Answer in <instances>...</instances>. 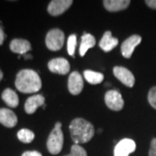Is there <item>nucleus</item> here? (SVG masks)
<instances>
[{"label":"nucleus","instance_id":"1","mask_svg":"<svg viewBox=\"0 0 156 156\" xmlns=\"http://www.w3.org/2000/svg\"><path fill=\"white\" fill-rule=\"evenodd\" d=\"M15 85L17 90L24 94L36 93L42 88L39 75L32 69H22L17 73Z\"/></svg>","mask_w":156,"mask_h":156},{"label":"nucleus","instance_id":"2","mask_svg":"<svg viewBox=\"0 0 156 156\" xmlns=\"http://www.w3.org/2000/svg\"><path fill=\"white\" fill-rule=\"evenodd\" d=\"M69 132L76 144L87 143L93 138L95 128L91 123L83 118H76L70 122Z\"/></svg>","mask_w":156,"mask_h":156},{"label":"nucleus","instance_id":"3","mask_svg":"<svg viewBox=\"0 0 156 156\" xmlns=\"http://www.w3.org/2000/svg\"><path fill=\"white\" fill-rule=\"evenodd\" d=\"M63 134L62 132V123L56 122L50 132L47 140V148L51 154H58L63 146Z\"/></svg>","mask_w":156,"mask_h":156},{"label":"nucleus","instance_id":"4","mask_svg":"<svg viewBox=\"0 0 156 156\" xmlns=\"http://www.w3.org/2000/svg\"><path fill=\"white\" fill-rule=\"evenodd\" d=\"M64 33L59 29H52L46 35L45 44L47 48L52 51L61 50L64 44Z\"/></svg>","mask_w":156,"mask_h":156},{"label":"nucleus","instance_id":"5","mask_svg":"<svg viewBox=\"0 0 156 156\" xmlns=\"http://www.w3.org/2000/svg\"><path fill=\"white\" fill-rule=\"evenodd\" d=\"M105 103L108 108L114 111H120L124 106V101L122 95L117 90H109L105 94Z\"/></svg>","mask_w":156,"mask_h":156},{"label":"nucleus","instance_id":"6","mask_svg":"<svg viewBox=\"0 0 156 156\" xmlns=\"http://www.w3.org/2000/svg\"><path fill=\"white\" fill-rule=\"evenodd\" d=\"M136 148V144L133 140L123 139L120 140L114 150V156H128L134 153Z\"/></svg>","mask_w":156,"mask_h":156},{"label":"nucleus","instance_id":"7","mask_svg":"<svg viewBox=\"0 0 156 156\" xmlns=\"http://www.w3.org/2000/svg\"><path fill=\"white\" fill-rule=\"evenodd\" d=\"M48 68L52 73L66 75L70 69V65L67 59L62 58V57H58V58H54L50 60L48 63Z\"/></svg>","mask_w":156,"mask_h":156},{"label":"nucleus","instance_id":"8","mask_svg":"<svg viewBox=\"0 0 156 156\" xmlns=\"http://www.w3.org/2000/svg\"><path fill=\"white\" fill-rule=\"evenodd\" d=\"M113 72H114L115 76L119 81H121L124 85L128 86L129 88H132L134 85L135 80H134V75L130 70H128V69L121 67V66H116L114 68Z\"/></svg>","mask_w":156,"mask_h":156},{"label":"nucleus","instance_id":"9","mask_svg":"<svg viewBox=\"0 0 156 156\" xmlns=\"http://www.w3.org/2000/svg\"><path fill=\"white\" fill-rule=\"evenodd\" d=\"M68 89L70 94L74 95H79L83 89V80L81 74L77 71H74L69 77Z\"/></svg>","mask_w":156,"mask_h":156},{"label":"nucleus","instance_id":"10","mask_svg":"<svg viewBox=\"0 0 156 156\" xmlns=\"http://www.w3.org/2000/svg\"><path fill=\"white\" fill-rule=\"evenodd\" d=\"M140 42H141V37L138 35H133L129 37L128 39H126L121 47L122 56L126 58H130L134 49L140 44Z\"/></svg>","mask_w":156,"mask_h":156},{"label":"nucleus","instance_id":"11","mask_svg":"<svg viewBox=\"0 0 156 156\" xmlns=\"http://www.w3.org/2000/svg\"><path fill=\"white\" fill-rule=\"evenodd\" d=\"M72 4V0H53L48 5V12L54 17L59 16L67 11Z\"/></svg>","mask_w":156,"mask_h":156},{"label":"nucleus","instance_id":"12","mask_svg":"<svg viewBox=\"0 0 156 156\" xmlns=\"http://www.w3.org/2000/svg\"><path fill=\"white\" fill-rule=\"evenodd\" d=\"M45 99L42 95H35L29 97L25 101L24 109L25 112L29 115H32L40 106L44 105Z\"/></svg>","mask_w":156,"mask_h":156},{"label":"nucleus","instance_id":"13","mask_svg":"<svg viewBox=\"0 0 156 156\" xmlns=\"http://www.w3.org/2000/svg\"><path fill=\"white\" fill-rule=\"evenodd\" d=\"M0 123L6 128H14L17 123L16 114L8 108H0Z\"/></svg>","mask_w":156,"mask_h":156},{"label":"nucleus","instance_id":"14","mask_svg":"<svg viewBox=\"0 0 156 156\" xmlns=\"http://www.w3.org/2000/svg\"><path fill=\"white\" fill-rule=\"evenodd\" d=\"M10 49L12 52L19 55H25L31 50L30 43L24 39H13L10 44Z\"/></svg>","mask_w":156,"mask_h":156},{"label":"nucleus","instance_id":"15","mask_svg":"<svg viewBox=\"0 0 156 156\" xmlns=\"http://www.w3.org/2000/svg\"><path fill=\"white\" fill-rule=\"evenodd\" d=\"M118 39L112 36V33L110 31H106L104 35L102 36V37L101 39L99 46L101 50L105 52H109L111 51L114 48H115L118 45Z\"/></svg>","mask_w":156,"mask_h":156},{"label":"nucleus","instance_id":"16","mask_svg":"<svg viewBox=\"0 0 156 156\" xmlns=\"http://www.w3.org/2000/svg\"><path fill=\"white\" fill-rule=\"evenodd\" d=\"M130 5L129 0H105L103 1V5L107 11L115 12L125 10Z\"/></svg>","mask_w":156,"mask_h":156},{"label":"nucleus","instance_id":"17","mask_svg":"<svg viewBox=\"0 0 156 156\" xmlns=\"http://www.w3.org/2000/svg\"><path fill=\"white\" fill-rule=\"evenodd\" d=\"M95 45V38L94 36H92L89 33H84L82 37V41H81V45L79 49V53L80 56H85L86 52L93 48Z\"/></svg>","mask_w":156,"mask_h":156},{"label":"nucleus","instance_id":"18","mask_svg":"<svg viewBox=\"0 0 156 156\" xmlns=\"http://www.w3.org/2000/svg\"><path fill=\"white\" fill-rule=\"evenodd\" d=\"M2 99L10 108H16L18 106L19 99L17 93L11 89H6L2 93Z\"/></svg>","mask_w":156,"mask_h":156},{"label":"nucleus","instance_id":"19","mask_svg":"<svg viewBox=\"0 0 156 156\" xmlns=\"http://www.w3.org/2000/svg\"><path fill=\"white\" fill-rule=\"evenodd\" d=\"M84 77L89 83L99 84L103 81L104 76L100 72H95V71H92V70H85Z\"/></svg>","mask_w":156,"mask_h":156},{"label":"nucleus","instance_id":"20","mask_svg":"<svg viewBox=\"0 0 156 156\" xmlns=\"http://www.w3.org/2000/svg\"><path fill=\"white\" fill-rule=\"evenodd\" d=\"M17 138L23 143H30L35 138V134L31 130L27 128H23L18 131Z\"/></svg>","mask_w":156,"mask_h":156},{"label":"nucleus","instance_id":"21","mask_svg":"<svg viewBox=\"0 0 156 156\" xmlns=\"http://www.w3.org/2000/svg\"><path fill=\"white\" fill-rule=\"evenodd\" d=\"M76 47V35L72 34L69 37L67 43V50L69 55L71 56H74L75 55V50Z\"/></svg>","mask_w":156,"mask_h":156},{"label":"nucleus","instance_id":"22","mask_svg":"<svg viewBox=\"0 0 156 156\" xmlns=\"http://www.w3.org/2000/svg\"><path fill=\"white\" fill-rule=\"evenodd\" d=\"M65 156H88L87 152L84 149L83 147L77 145V144H74L71 147V152L69 154Z\"/></svg>","mask_w":156,"mask_h":156},{"label":"nucleus","instance_id":"23","mask_svg":"<svg viewBox=\"0 0 156 156\" xmlns=\"http://www.w3.org/2000/svg\"><path fill=\"white\" fill-rule=\"evenodd\" d=\"M147 99H148V102L150 103L151 106L153 107L154 109H156V86L153 87L149 90Z\"/></svg>","mask_w":156,"mask_h":156},{"label":"nucleus","instance_id":"24","mask_svg":"<svg viewBox=\"0 0 156 156\" xmlns=\"http://www.w3.org/2000/svg\"><path fill=\"white\" fill-rule=\"evenodd\" d=\"M148 156H156V138L152 140Z\"/></svg>","mask_w":156,"mask_h":156},{"label":"nucleus","instance_id":"25","mask_svg":"<svg viewBox=\"0 0 156 156\" xmlns=\"http://www.w3.org/2000/svg\"><path fill=\"white\" fill-rule=\"evenodd\" d=\"M22 156H43L41 153L37 151H26L22 154Z\"/></svg>","mask_w":156,"mask_h":156},{"label":"nucleus","instance_id":"26","mask_svg":"<svg viewBox=\"0 0 156 156\" xmlns=\"http://www.w3.org/2000/svg\"><path fill=\"white\" fill-rule=\"evenodd\" d=\"M145 3L148 7L152 9H156V0H147Z\"/></svg>","mask_w":156,"mask_h":156},{"label":"nucleus","instance_id":"27","mask_svg":"<svg viewBox=\"0 0 156 156\" xmlns=\"http://www.w3.org/2000/svg\"><path fill=\"white\" fill-rule=\"evenodd\" d=\"M5 32H4L3 29L0 27V45L3 44V43H4V41H5Z\"/></svg>","mask_w":156,"mask_h":156},{"label":"nucleus","instance_id":"28","mask_svg":"<svg viewBox=\"0 0 156 156\" xmlns=\"http://www.w3.org/2000/svg\"><path fill=\"white\" fill-rule=\"evenodd\" d=\"M3 76H4V75H3V72H2V70L0 69V82H1V80L3 79Z\"/></svg>","mask_w":156,"mask_h":156}]
</instances>
